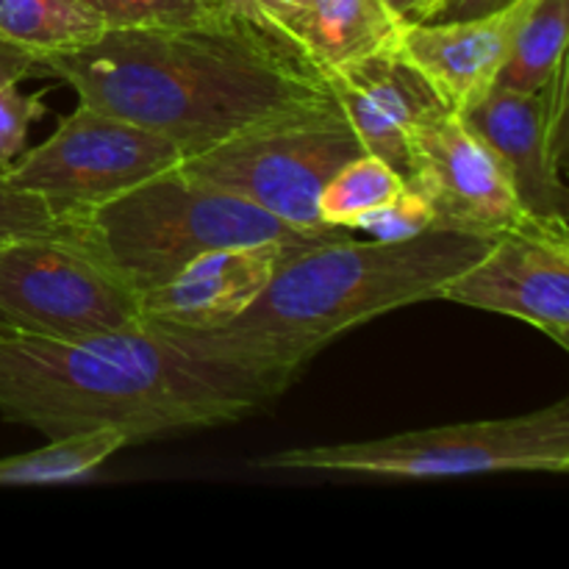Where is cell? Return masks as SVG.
<instances>
[{"mask_svg": "<svg viewBox=\"0 0 569 569\" xmlns=\"http://www.w3.org/2000/svg\"><path fill=\"white\" fill-rule=\"evenodd\" d=\"M289 387L287 376L192 353L148 326L89 339L0 328V417L48 439L120 428L137 445L231 426Z\"/></svg>", "mask_w": 569, "mask_h": 569, "instance_id": "2", "label": "cell"}, {"mask_svg": "<svg viewBox=\"0 0 569 569\" xmlns=\"http://www.w3.org/2000/svg\"><path fill=\"white\" fill-rule=\"evenodd\" d=\"M292 244L261 242L211 250L189 261L161 287L139 295L142 326L159 331H220L231 326L270 283Z\"/></svg>", "mask_w": 569, "mask_h": 569, "instance_id": "13", "label": "cell"}, {"mask_svg": "<svg viewBox=\"0 0 569 569\" xmlns=\"http://www.w3.org/2000/svg\"><path fill=\"white\" fill-rule=\"evenodd\" d=\"M333 100L348 117L365 153L392 167L403 183L411 176L409 137L420 122L450 111L415 64L387 48L342 70L326 72Z\"/></svg>", "mask_w": 569, "mask_h": 569, "instance_id": "12", "label": "cell"}, {"mask_svg": "<svg viewBox=\"0 0 569 569\" xmlns=\"http://www.w3.org/2000/svg\"><path fill=\"white\" fill-rule=\"evenodd\" d=\"M64 226L139 295L167 283L211 250L261 242L315 248L350 233L339 226L300 228L278 220L181 164L106 203L64 217Z\"/></svg>", "mask_w": 569, "mask_h": 569, "instance_id": "4", "label": "cell"}, {"mask_svg": "<svg viewBox=\"0 0 569 569\" xmlns=\"http://www.w3.org/2000/svg\"><path fill=\"white\" fill-rule=\"evenodd\" d=\"M409 159L406 187L428 203L433 231L498 239L545 228L528 217L503 161L470 131L459 111L420 122L409 137Z\"/></svg>", "mask_w": 569, "mask_h": 569, "instance_id": "9", "label": "cell"}, {"mask_svg": "<svg viewBox=\"0 0 569 569\" xmlns=\"http://www.w3.org/2000/svg\"><path fill=\"white\" fill-rule=\"evenodd\" d=\"M403 187V178H400L392 167L383 164L376 156L361 153L356 156L353 161H348V164L326 183V189H322L320 194V203H317L320 220L326 222V226H339L350 231V222H353L356 217L381 206L383 200L398 194Z\"/></svg>", "mask_w": 569, "mask_h": 569, "instance_id": "19", "label": "cell"}, {"mask_svg": "<svg viewBox=\"0 0 569 569\" xmlns=\"http://www.w3.org/2000/svg\"><path fill=\"white\" fill-rule=\"evenodd\" d=\"M181 161V150L161 133L78 100L42 144L17 156L3 172L17 187L42 194L64 220Z\"/></svg>", "mask_w": 569, "mask_h": 569, "instance_id": "8", "label": "cell"}, {"mask_svg": "<svg viewBox=\"0 0 569 569\" xmlns=\"http://www.w3.org/2000/svg\"><path fill=\"white\" fill-rule=\"evenodd\" d=\"M383 3L400 22H420L426 20L437 0H383Z\"/></svg>", "mask_w": 569, "mask_h": 569, "instance_id": "26", "label": "cell"}, {"mask_svg": "<svg viewBox=\"0 0 569 569\" xmlns=\"http://www.w3.org/2000/svg\"><path fill=\"white\" fill-rule=\"evenodd\" d=\"M306 0H222L231 14L244 17V20L256 22V26L267 28L270 31L281 17L292 14L295 9H300Z\"/></svg>", "mask_w": 569, "mask_h": 569, "instance_id": "24", "label": "cell"}, {"mask_svg": "<svg viewBox=\"0 0 569 569\" xmlns=\"http://www.w3.org/2000/svg\"><path fill=\"white\" fill-rule=\"evenodd\" d=\"M528 6L531 0H517L472 20L403 22L395 48L437 89L450 111H465L495 87Z\"/></svg>", "mask_w": 569, "mask_h": 569, "instance_id": "14", "label": "cell"}, {"mask_svg": "<svg viewBox=\"0 0 569 569\" xmlns=\"http://www.w3.org/2000/svg\"><path fill=\"white\" fill-rule=\"evenodd\" d=\"M350 231H365L381 242L411 239L422 231H431V209L415 189L403 187L398 194L383 200L381 206L356 217L350 222Z\"/></svg>", "mask_w": 569, "mask_h": 569, "instance_id": "23", "label": "cell"}, {"mask_svg": "<svg viewBox=\"0 0 569 569\" xmlns=\"http://www.w3.org/2000/svg\"><path fill=\"white\" fill-rule=\"evenodd\" d=\"M459 114L503 161L528 217L550 231L569 233V192L561 178L569 144L567 61L537 92L492 87Z\"/></svg>", "mask_w": 569, "mask_h": 569, "instance_id": "10", "label": "cell"}, {"mask_svg": "<svg viewBox=\"0 0 569 569\" xmlns=\"http://www.w3.org/2000/svg\"><path fill=\"white\" fill-rule=\"evenodd\" d=\"M365 153L333 94L270 117L181 167L272 217L300 228H326L320 194L348 161Z\"/></svg>", "mask_w": 569, "mask_h": 569, "instance_id": "6", "label": "cell"}, {"mask_svg": "<svg viewBox=\"0 0 569 569\" xmlns=\"http://www.w3.org/2000/svg\"><path fill=\"white\" fill-rule=\"evenodd\" d=\"M569 0H531L495 87L537 92L567 61Z\"/></svg>", "mask_w": 569, "mask_h": 569, "instance_id": "18", "label": "cell"}, {"mask_svg": "<svg viewBox=\"0 0 569 569\" xmlns=\"http://www.w3.org/2000/svg\"><path fill=\"white\" fill-rule=\"evenodd\" d=\"M0 248H3V244H0ZM0 328H6V322H0Z\"/></svg>", "mask_w": 569, "mask_h": 569, "instance_id": "27", "label": "cell"}, {"mask_svg": "<svg viewBox=\"0 0 569 569\" xmlns=\"http://www.w3.org/2000/svg\"><path fill=\"white\" fill-rule=\"evenodd\" d=\"M517 0H437L420 22H450V20H472V17H487Z\"/></svg>", "mask_w": 569, "mask_h": 569, "instance_id": "25", "label": "cell"}, {"mask_svg": "<svg viewBox=\"0 0 569 569\" xmlns=\"http://www.w3.org/2000/svg\"><path fill=\"white\" fill-rule=\"evenodd\" d=\"M67 233L64 220L56 214L53 206L37 192L17 187L0 170V244L26 237H53Z\"/></svg>", "mask_w": 569, "mask_h": 569, "instance_id": "22", "label": "cell"}, {"mask_svg": "<svg viewBox=\"0 0 569 569\" xmlns=\"http://www.w3.org/2000/svg\"><path fill=\"white\" fill-rule=\"evenodd\" d=\"M0 322L48 339L142 328L139 292L70 233L0 248Z\"/></svg>", "mask_w": 569, "mask_h": 569, "instance_id": "7", "label": "cell"}, {"mask_svg": "<svg viewBox=\"0 0 569 569\" xmlns=\"http://www.w3.org/2000/svg\"><path fill=\"white\" fill-rule=\"evenodd\" d=\"M495 239L422 231L398 242H337L289 253L264 292L220 331H164L183 350L244 361L298 381L345 331L395 309L437 300ZM159 331V328H156Z\"/></svg>", "mask_w": 569, "mask_h": 569, "instance_id": "3", "label": "cell"}, {"mask_svg": "<svg viewBox=\"0 0 569 569\" xmlns=\"http://www.w3.org/2000/svg\"><path fill=\"white\" fill-rule=\"evenodd\" d=\"M31 76H37L31 56L0 44V170L26 153L28 131L44 114V92H20V81Z\"/></svg>", "mask_w": 569, "mask_h": 569, "instance_id": "20", "label": "cell"}, {"mask_svg": "<svg viewBox=\"0 0 569 569\" xmlns=\"http://www.w3.org/2000/svg\"><path fill=\"white\" fill-rule=\"evenodd\" d=\"M103 20L81 0H0V44L39 59L92 42Z\"/></svg>", "mask_w": 569, "mask_h": 569, "instance_id": "16", "label": "cell"}, {"mask_svg": "<svg viewBox=\"0 0 569 569\" xmlns=\"http://www.w3.org/2000/svg\"><path fill=\"white\" fill-rule=\"evenodd\" d=\"M78 100L170 139L183 159L300 106L326 78L267 28L226 11L203 26L109 28L37 61Z\"/></svg>", "mask_w": 569, "mask_h": 569, "instance_id": "1", "label": "cell"}, {"mask_svg": "<svg viewBox=\"0 0 569 569\" xmlns=\"http://www.w3.org/2000/svg\"><path fill=\"white\" fill-rule=\"evenodd\" d=\"M128 445L131 439L120 428H94V431L48 439L44 448L0 459V487L83 481Z\"/></svg>", "mask_w": 569, "mask_h": 569, "instance_id": "17", "label": "cell"}, {"mask_svg": "<svg viewBox=\"0 0 569 569\" xmlns=\"http://www.w3.org/2000/svg\"><path fill=\"white\" fill-rule=\"evenodd\" d=\"M437 300L515 317L569 350V233L528 228L498 237Z\"/></svg>", "mask_w": 569, "mask_h": 569, "instance_id": "11", "label": "cell"}, {"mask_svg": "<svg viewBox=\"0 0 569 569\" xmlns=\"http://www.w3.org/2000/svg\"><path fill=\"white\" fill-rule=\"evenodd\" d=\"M400 26L383 0H306L270 31L326 76L392 48Z\"/></svg>", "mask_w": 569, "mask_h": 569, "instance_id": "15", "label": "cell"}, {"mask_svg": "<svg viewBox=\"0 0 569 569\" xmlns=\"http://www.w3.org/2000/svg\"><path fill=\"white\" fill-rule=\"evenodd\" d=\"M259 470L348 472L372 478H470L569 470V400L503 420L403 431L365 442L311 445L259 456Z\"/></svg>", "mask_w": 569, "mask_h": 569, "instance_id": "5", "label": "cell"}, {"mask_svg": "<svg viewBox=\"0 0 569 569\" xmlns=\"http://www.w3.org/2000/svg\"><path fill=\"white\" fill-rule=\"evenodd\" d=\"M109 28L203 26L226 14L222 0H81Z\"/></svg>", "mask_w": 569, "mask_h": 569, "instance_id": "21", "label": "cell"}]
</instances>
